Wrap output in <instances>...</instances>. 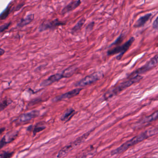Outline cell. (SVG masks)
I'll use <instances>...</instances> for the list:
<instances>
[{"instance_id": "obj_1", "label": "cell", "mask_w": 158, "mask_h": 158, "mask_svg": "<svg viewBox=\"0 0 158 158\" xmlns=\"http://www.w3.org/2000/svg\"><path fill=\"white\" fill-rule=\"evenodd\" d=\"M158 132L157 128H152L145 131L143 133L139 134L138 135L134 137L130 140L126 142L125 143L122 144L120 147H118L115 149L113 150L111 152V155H116L122 153L126 151L127 149L130 148L132 146L143 141L144 139H147L153 135L157 134Z\"/></svg>"}, {"instance_id": "obj_2", "label": "cell", "mask_w": 158, "mask_h": 158, "mask_svg": "<svg viewBox=\"0 0 158 158\" xmlns=\"http://www.w3.org/2000/svg\"><path fill=\"white\" fill-rule=\"evenodd\" d=\"M142 78L143 77L139 75L135 76L131 78H129L127 81L123 82L116 86L114 87L113 88L111 89L110 90H108L104 94L103 98L105 100L111 98L118 95L120 92L126 89L127 88L129 87L135 83L139 82Z\"/></svg>"}, {"instance_id": "obj_3", "label": "cell", "mask_w": 158, "mask_h": 158, "mask_svg": "<svg viewBox=\"0 0 158 158\" xmlns=\"http://www.w3.org/2000/svg\"><path fill=\"white\" fill-rule=\"evenodd\" d=\"M135 40V38L131 37L123 45L109 50L107 52V55L109 56H111V55H114L117 53H120V54L116 57V59L118 60H121L122 57L123 56L124 54L129 49V48L131 47L132 44L134 43Z\"/></svg>"}, {"instance_id": "obj_4", "label": "cell", "mask_w": 158, "mask_h": 158, "mask_svg": "<svg viewBox=\"0 0 158 158\" xmlns=\"http://www.w3.org/2000/svg\"><path fill=\"white\" fill-rule=\"evenodd\" d=\"M103 74L102 72H97L87 76L83 79L75 84V87H84L89 85L103 77Z\"/></svg>"}, {"instance_id": "obj_5", "label": "cell", "mask_w": 158, "mask_h": 158, "mask_svg": "<svg viewBox=\"0 0 158 158\" xmlns=\"http://www.w3.org/2000/svg\"><path fill=\"white\" fill-rule=\"evenodd\" d=\"M157 63H158V55H156L144 66L133 72L129 75V77H133L135 76L139 75L140 74L144 73L148 71H150L152 68H154L157 65Z\"/></svg>"}, {"instance_id": "obj_6", "label": "cell", "mask_w": 158, "mask_h": 158, "mask_svg": "<svg viewBox=\"0 0 158 158\" xmlns=\"http://www.w3.org/2000/svg\"><path fill=\"white\" fill-rule=\"evenodd\" d=\"M65 24L64 22L59 21L58 19H55L53 21H48L44 22L42 24L40 25L39 27L40 32H43L48 29H53L60 26Z\"/></svg>"}, {"instance_id": "obj_7", "label": "cell", "mask_w": 158, "mask_h": 158, "mask_svg": "<svg viewBox=\"0 0 158 158\" xmlns=\"http://www.w3.org/2000/svg\"><path fill=\"white\" fill-rule=\"evenodd\" d=\"M39 115V111L37 110L31 111L27 113L23 114L21 116H19V118L17 120V122L18 123H27V122L38 117Z\"/></svg>"}, {"instance_id": "obj_8", "label": "cell", "mask_w": 158, "mask_h": 158, "mask_svg": "<svg viewBox=\"0 0 158 158\" xmlns=\"http://www.w3.org/2000/svg\"><path fill=\"white\" fill-rule=\"evenodd\" d=\"M82 89H83V88H77L73 89L69 92L62 94L60 96H57L53 99V101L54 102L60 101L64 100L73 98V97L77 96Z\"/></svg>"}, {"instance_id": "obj_9", "label": "cell", "mask_w": 158, "mask_h": 158, "mask_svg": "<svg viewBox=\"0 0 158 158\" xmlns=\"http://www.w3.org/2000/svg\"><path fill=\"white\" fill-rule=\"evenodd\" d=\"M19 132L18 131H14L10 132L6 134L0 140V150L5 147L7 144L12 142L16 139L18 136Z\"/></svg>"}, {"instance_id": "obj_10", "label": "cell", "mask_w": 158, "mask_h": 158, "mask_svg": "<svg viewBox=\"0 0 158 158\" xmlns=\"http://www.w3.org/2000/svg\"><path fill=\"white\" fill-rule=\"evenodd\" d=\"M64 78L62 73H57L56 74L52 75L48 77V79L42 81L40 84V86L43 87L48 86L52 84L55 82L60 81L61 79Z\"/></svg>"}, {"instance_id": "obj_11", "label": "cell", "mask_w": 158, "mask_h": 158, "mask_svg": "<svg viewBox=\"0 0 158 158\" xmlns=\"http://www.w3.org/2000/svg\"><path fill=\"white\" fill-rule=\"evenodd\" d=\"M78 145V142L75 140L74 141L73 143H71V144H69L67 146H65L64 148H63L58 153V155H57V157L59 158H61V157L64 156L65 154H67L68 152L72 150L74 148L77 146Z\"/></svg>"}, {"instance_id": "obj_12", "label": "cell", "mask_w": 158, "mask_h": 158, "mask_svg": "<svg viewBox=\"0 0 158 158\" xmlns=\"http://www.w3.org/2000/svg\"><path fill=\"white\" fill-rule=\"evenodd\" d=\"M81 2L80 1H74L70 2L68 5L65 6L61 11L62 15L65 14L67 13L70 12L75 10L79 5L81 4Z\"/></svg>"}, {"instance_id": "obj_13", "label": "cell", "mask_w": 158, "mask_h": 158, "mask_svg": "<svg viewBox=\"0 0 158 158\" xmlns=\"http://www.w3.org/2000/svg\"><path fill=\"white\" fill-rule=\"evenodd\" d=\"M152 15V14L149 13L148 14L144 16H141L136 22L135 23L134 25V27L138 28V27L144 26V25L150 19Z\"/></svg>"}, {"instance_id": "obj_14", "label": "cell", "mask_w": 158, "mask_h": 158, "mask_svg": "<svg viewBox=\"0 0 158 158\" xmlns=\"http://www.w3.org/2000/svg\"><path fill=\"white\" fill-rule=\"evenodd\" d=\"M35 18V15L33 14L28 15L25 18L22 19L17 24V27H23L27 25L30 24L33 22Z\"/></svg>"}, {"instance_id": "obj_15", "label": "cell", "mask_w": 158, "mask_h": 158, "mask_svg": "<svg viewBox=\"0 0 158 158\" xmlns=\"http://www.w3.org/2000/svg\"><path fill=\"white\" fill-rule=\"evenodd\" d=\"M76 112L73 109H69L66 110L62 115L61 120L63 122H67L70 121L75 114Z\"/></svg>"}, {"instance_id": "obj_16", "label": "cell", "mask_w": 158, "mask_h": 158, "mask_svg": "<svg viewBox=\"0 0 158 158\" xmlns=\"http://www.w3.org/2000/svg\"><path fill=\"white\" fill-rule=\"evenodd\" d=\"M77 69V68L76 66H72L64 70L62 73L64 78H69L71 77L76 72Z\"/></svg>"}, {"instance_id": "obj_17", "label": "cell", "mask_w": 158, "mask_h": 158, "mask_svg": "<svg viewBox=\"0 0 158 158\" xmlns=\"http://www.w3.org/2000/svg\"><path fill=\"white\" fill-rule=\"evenodd\" d=\"M46 128V127L44 126L39 125H36L35 126L31 125L27 127V131H33V135L34 136L35 135L38 133L43 131Z\"/></svg>"}, {"instance_id": "obj_18", "label": "cell", "mask_w": 158, "mask_h": 158, "mask_svg": "<svg viewBox=\"0 0 158 158\" xmlns=\"http://www.w3.org/2000/svg\"><path fill=\"white\" fill-rule=\"evenodd\" d=\"M85 21L86 20L85 18H83V19H81V20L77 23V24L73 27V29H72V31L73 34H75V33L78 32V31H80L81 28H82V27L83 26L84 24H85Z\"/></svg>"}, {"instance_id": "obj_19", "label": "cell", "mask_w": 158, "mask_h": 158, "mask_svg": "<svg viewBox=\"0 0 158 158\" xmlns=\"http://www.w3.org/2000/svg\"><path fill=\"white\" fill-rule=\"evenodd\" d=\"M11 102L12 101L10 99H5L0 100V112L5 110Z\"/></svg>"}, {"instance_id": "obj_20", "label": "cell", "mask_w": 158, "mask_h": 158, "mask_svg": "<svg viewBox=\"0 0 158 158\" xmlns=\"http://www.w3.org/2000/svg\"><path fill=\"white\" fill-rule=\"evenodd\" d=\"M157 117H158V112L156 111L154 113L152 114L151 115H150V116L145 117L141 122L143 123H150V122L156 120L157 119Z\"/></svg>"}, {"instance_id": "obj_21", "label": "cell", "mask_w": 158, "mask_h": 158, "mask_svg": "<svg viewBox=\"0 0 158 158\" xmlns=\"http://www.w3.org/2000/svg\"><path fill=\"white\" fill-rule=\"evenodd\" d=\"M10 7H8L7 9L4 11L3 13L0 15V20H4L8 17L10 13Z\"/></svg>"}, {"instance_id": "obj_22", "label": "cell", "mask_w": 158, "mask_h": 158, "mask_svg": "<svg viewBox=\"0 0 158 158\" xmlns=\"http://www.w3.org/2000/svg\"><path fill=\"white\" fill-rule=\"evenodd\" d=\"M124 38V36L123 34H121L120 36L118 37V38L115 40L114 42L111 45L110 47L113 46V45H119L120 43H122L123 40Z\"/></svg>"}, {"instance_id": "obj_23", "label": "cell", "mask_w": 158, "mask_h": 158, "mask_svg": "<svg viewBox=\"0 0 158 158\" xmlns=\"http://www.w3.org/2000/svg\"><path fill=\"white\" fill-rule=\"evenodd\" d=\"M13 154L14 152H4L0 154V158H10Z\"/></svg>"}, {"instance_id": "obj_24", "label": "cell", "mask_w": 158, "mask_h": 158, "mask_svg": "<svg viewBox=\"0 0 158 158\" xmlns=\"http://www.w3.org/2000/svg\"><path fill=\"white\" fill-rule=\"evenodd\" d=\"M11 25V23H7L4 24L0 26V33L3 32V31L6 30V29L9 28V27Z\"/></svg>"}, {"instance_id": "obj_25", "label": "cell", "mask_w": 158, "mask_h": 158, "mask_svg": "<svg viewBox=\"0 0 158 158\" xmlns=\"http://www.w3.org/2000/svg\"><path fill=\"white\" fill-rule=\"evenodd\" d=\"M158 17H157L152 24V27L155 30H157L158 29Z\"/></svg>"}, {"instance_id": "obj_26", "label": "cell", "mask_w": 158, "mask_h": 158, "mask_svg": "<svg viewBox=\"0 0 158 158\" xmlns=\"http://www.w3.org/2000/svg\"><path fill=\"white\" fill-rule=\"evenodd\" d=\"M94 23H91L87 27H86V30H89V31H90V30H92L93 27H94Z\"/></svg>"}, {"instance_id": "obj_27", "label": "cell", "mask_w": 158, "mask_h": 158, "mask_svg": "<svg viewBox=\"0 0 158 158\" xmlns=\"http://www.w3.org/2000/svg\"><path fill=\"white\" fill-rule=\"evenodd\" d=\"M5 51L3 49L0 48V56H2L5 53Z\"/></svg>"}, {"instance_id": "obj_28", "label": "cell", "mask_w": 158, "mask_h": 158, "mask_svg": "<svg viewBox=\"0 0 158 158\" xmlns=\"http://www.w3.org/2000/svg\"><path fill=\"white\" fill-rule=\"evenodd\" d=\"M24 4H20V5H18V6L16 7V10H20L23 6Z\"/></svg>"}, {"instance_id": "obj_29", "label": "cell", "mask_w": 158, "mask_h": 158, "mask_svg": "<svg viewBox=\"0 0 158 158\" xmlns=\"http://www.w3.org/2000/svg\"><path fill=\"white\" fill-rule=\"evenodd\" d=\"M5 127H2V128H0V135H2V134L4 132V131H5Z\"/></svg>"}]
</instances>
